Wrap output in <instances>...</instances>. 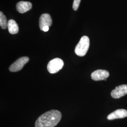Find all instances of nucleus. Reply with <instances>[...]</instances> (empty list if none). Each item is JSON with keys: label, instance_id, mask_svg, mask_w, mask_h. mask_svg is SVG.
<instances>
[{"label": "nucleus", "instance_id": "nucleus-1", "mask_svg": "<svg viewBox=\"0 0 127 127\" xmlns=\"http://www.w3.org/2000/svg\"><path fill=\"white\" fill-rule=\"evenodd\" d=\"M62 114L59 111L52 110L41 115L37 119L35 127H54L59 123Z\"/></svg>", "mask_w": 127, "mask_h": 127}, {"label": "nucleus", "instance_id": "nucleus-2", "mask_svg": "<svg viewBox=\"0 0 127 127\" xmlns=\"http://www.w3.org/2000/svg\"><path fill=\"white\" fill-rule=\"evenodd\" d=\"M90 47V39L87 36H83L81 38L79 43L75 48V53L79 57H83L86 54Z\"/></svg>", "mask_w": 127, "mask_h": 127}, {"label": "nucleus", "instance_id": "nucleus-3", "mask_svg": "<svg viewBox=\"0 0 127 127\" xmlns=\"http://www.w3.org/2000/svg\"><path fill=\"white\" fill-rule=\"evenodd\" d=\"M64 66L63 61L59 58H55L51 60L47 65V69L52 74L58 72Z\"/></svg>", "mask_w": 127, "mask_h": 127}, {"label": "nucleus", "instance_id": "nucleus-4", "mask_svg": "<svg viewBox=\"0 0 127 127\" xmlns=\"http://www.w3.org/2000/svg\"><path fill=\"white\" fill-rule=\"evenodd\" d=\"M29 59L27 57H22L19 58L9 66V71L16 72L21 70L24 66L29 61Z\"/></svg>", "mask_w": 127, "mask_h": 127}, {"label": "nucleus", "instance_id": "nucleus-5", "mask_svg": "<svg viewBox=\"0 0 127 127\" xmlns=\"http://www.w3.org/2000/svg\"><path fill=\"white\" fill-rule=\"evenodd\" d=\"M109 76L108 71L105 70H96L91 73V79L95 81H102L107 79Z\"/></svg>", "mask_w": 127, "mask_h": 127}, {"label": "nucleus", "instance_id": "nucleus-6", "mask_svg": "<svg viewBox=\"0 0 127 127\" xmlns=\"http://www.w3.org/2000/svg\"><path fill=\"white\" fill-rule=\"evenodd\" d=\"M127 94V85L124 84L116 87L112 91L111 95L114 98H119Z\"/></svg>", "mask_w": 127, "mask_h": 127}, {"label": "nucleus", "instance_id": "nucleus-7", "mask_svg": "<svg viewBox=\"0 0 127 127\" xmlns=\"http://www.w3.org/2000/svg\"><path fill=\"white\" fill-rule=\"evenodd\" d=\"M52 19L50 15L49 14H43L41 15L39 19V27L41 31H42L43 27L46 26L49 27L52 25Z\"/></svg>", "mask_w": 127, "mask_h": 127}, {"label": "nucleus", "instance_id": "nucleus-8", "mask_svg": "<svg viewBox=\"0 0 127 127\" xmlns=\"http://www.w3.org/2000/svg\"><path fill=\"white\" fill-rule=\"evenodd\" d=\"M127 117V111L125 109H117L109 114L107 116V119L113 120L116 119H122Z\"/></svg>", "mask_w": 127, "mask_h": 127}, {"label": "nucleus", "instance_id": "nucleus-9", "mask_svg": "<svg viewBox=\"0 0 127 127\" xmlns=\"http://www.w3.org/2000/svg\"><path fill=\"white\" fill-rule=\"evenodd\" d=\"M32 8V3L29 1H21L16 5V9L20 13H24L30 10Z\"/></svg>", "mask_w": 127, "mask_h": 127}, {"label": "nucleus", "instance_id": "nucleus-10", "mask_svg": "<svg viewBox=\"0 0 127 127\" xmlns=\"http://www.w3.org/2000/svg\"><path fill=\"white\" fill-rule=\"evenodd\" d=\"M8 28L9 33L12 34L17 33L19 31L18 25L13 19H10L8 21Z\"/></svg>", "mask_w": 127, "mask_h": 127}, {"label": "nucleus", "instance_id": "nucleus-11", "mask_svg": "<svg viewBox=\"0 0 127 127\" xmlns=\"http://www.w3.org/2000/svg\"><path fill=\"white\" fill-rule=\"evenodd\" d=\"M8 21H7V18L3 13L0 12V26L3 29H5L8 27Z\"/></svg>", "mask_w": 127, "mask_h": 127}, {"label": "nucleus", "instance_id": "nucleus-12", "mask_svg": "<svg viewBox=\"0 0 127 127\" xmlns=\"http://www.w3.org/2000/svg\"><path fill=\"white\" fill-rule=\"evenodd\" d=\"M81 0H73V9L75 11L77 10L79 5L81 2Z\"/></svg>", "mask_w": 127, "mask_h": 127}, {"label": "nucleus", "instance_id": "nucleus-13", "mask_svg": "<svg viewBox=\"0 0 127 127\" xmlns=\"http://www.w3.org/2000/svg\"><path fill=\"white\" fill-rule=\"evenodd\" d=\"M49 27L46 26L45 27H43L42 31H43L44 32H47L49 31Z\"/></svg>", "mask_w": 127, "mask_h": 127}]
</instances>
